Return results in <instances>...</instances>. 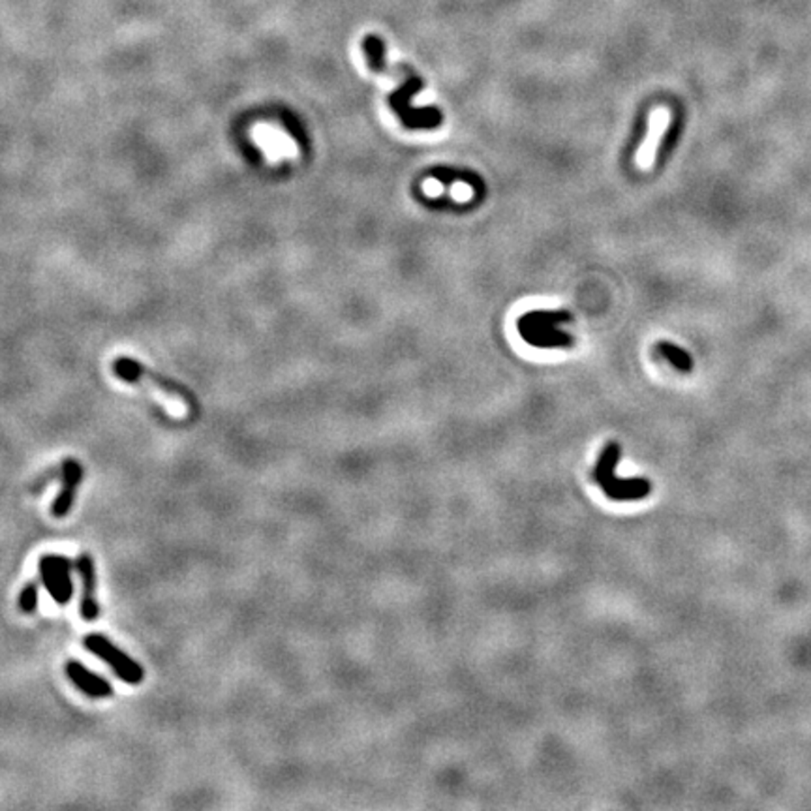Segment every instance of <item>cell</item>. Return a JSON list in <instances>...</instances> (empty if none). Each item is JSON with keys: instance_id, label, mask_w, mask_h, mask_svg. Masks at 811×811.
I'll list each match as a JSON object with an SVG mask.
<instances>
[{"instance_id": "1", "label": "cell", "mask_w": 811, "mask_h": 811, "mask_svg": "<svg viewBox=\"0 0 811 811\" xmlns=\"http://www.w3.org/2000/svg\"><path fill=\"white\" fill-rule=\"evenodd\" d=\"M622 459V447L609 441L595 462L593 479L602 486L605 496L614 502H638L652 493V483L646 477H618L616 466Z\"/></svg>"}, {"instance_id": "11", "label": "cell", "mask_w": 811, "mask_h": 811, "mask_svg": "<svg viewBox=\"0 0 811 811\" xmlns=\"http://www.w3.org/2000/svg\"><path fill=\"white\" fill-rule=\"evenodd\" d=\"M362 49L367 53L369 67L374 72H386V46L378 36H367L362 41Z\"/></svg>"}, {"instance_id": "7", "label": "cell", "mask_w": 811, "mask_h": 811, "mask_svg": "<svg viewBox=\"0 0 811 811\" xmlns=\"http://www.w3.org/2000/svg\"><path fill=\"white\" fill-rule=\"evenodd\" d=\"M60 479H62V486L58 490V495L51 505V515L55 519H64L67 517L76 502V495L77 488L81 485L83 479V468L77 460L68 459L64 460L62 469H60Z\"/></svg>"}, {"instance_id": "5", "label": "cell", "mask_w": 811, "mask_h": 811, "mask_svg": "<svg viewBox=\"0 0 811 811\" xmlns=\"http://www.w3.org/2000/svg\"><path fill=\"white\" fill-rule=\"evenodd\" d=\"M40 579L57 605H68L74 597L72 562L60 554H44L40 558Z\"/></svg>"}, {"instance_id": "12", "label": "cell", "mask_w": 811, "mask_h": 811, "mask_svg": "<svg viewBox=\"0 0 811 811\" xmlns=\"http://www.w3.org/2000/svg\"><path fill=\"white\" fill-rule=\"evenodd\" d=\"M19 607L23 612L31 614L36 610L38 607V584L36 583H29L23 592L19 595Z\"/></svg>"}, {"instance_id": "8", "label": "cell", "mask_w": 811, "mask_h": 811, "mask_svg": "<svg viewBox=\"0 0 811 811\" xmlns=\"http://www.w3.org/2000/svg\"><path fill=\"white\" fill-rule=\"evenodd\" d=\"M79 577L83 583V597H81V618L85 622H94L100 616V607L96 602V569L94 560L89 552H83L76 562Z\"/></svg>"}, {"instance_id": "2", "label": "cell", "mask_w": 811, "mask_h": 811, "mask_svg": "<svg viewBox=\"0 0 811 811\" xmlns=\"http://www.w3.org/2000/svg\"><path fill=\"white\" fill-rule=\"evenodd\" d=\"M567 312H528L519 319V333L533 348H569L573 336L560 331L558 325L569 322Z\"/></svg>"}, {"instance_id": "3", "label": "cell", "mask_w": 811, "mask_h": 811, "mask_svg": "<svg viewBox=\"0 0 811 811\" xmlns=\"http://www.w3.org/2000/svg\"><path fill=\"white\" fill-rule=\"evenodd\" d=\"M424 87V83L419 76L406 77V81L400 87L389 96V108L400 117L402 124L412 130H429V128H438L441 124V113L436 108H424V110H414L412 98L419 94Z\"/></svg>"}, {"instance_id": "10", "label": "cell", "mask_w": 811, "mask_h": 811, "mask_svg": "<svg viewBox=\"0 0 811 811\" xmlns=\"http://www.w3.org/2000/svg\"><path fill=\"white\" fill-rule=\"evenodd\" d=\"M655 352L659 355H664L676 370H680V372H691L693 370L691 355L686 350H682L680 346H674L671 343H659V344H655Z\"/></svg>"}, {"instance_id": "9", "label": "cell", "mask_w": 811, "mask_h": 811, "mask_svg": "<svg viewBox=\"0 0 811 811\" xmlns=\"http://www.w3.org/2000/svg\"><path fill=\"white\" fill-rule=\"evenodd\" d=\"M64 671H67V676L70 678L72 684L91 699H105L113 695V688L108 680H103L96 673L89 671L76 659H70Z\"/></svg>"}, {"instance_id": "4", "label": "cell", "mask_w": 811, "mask_h": 811, "mask_svg": "<svg viewBox=\"0 0 811 811\" xmlns=\"http://www.w3.org/2000/svg\"><path fill=\"white\" fill-rule=\"evenodd\" d=\"M83 645L91 654H94L96 657L105 661V664H108L113 669V673L122 682H126V684L138 686L143 682V676H145L143 667L138 664L136 659H132L120 648H117L110 638H105L103 635H98V633H93V635L85 637Z\"/></svg>"}, {"instance_id": "6", "label": "cell", "mask_w": 811, "mask_h": 811, "mask_svg": "<svg viewBox=\"0 0 811 811\" xmlns=\"http://www.w3.org/2000/svg\"><path fill=\"white\" fill-rule=\"evenodd\" d=\"M115 372H117V376L122 378L124 381H128V383H138L139 388L147 389L148 393H153L156 398H160L164 404H167V408L172 410V412H175V414H184V402H183L179 397L169 395L165 389H162V388L158 386V383L143 370V367L138 365V362H134V361H130V359H119V361L115 362Z\"/></svg>"}]
</instances>
